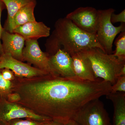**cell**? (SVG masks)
<instances>
[{"label":"cell","mask_w":125,"mask_h":125,"mask_svg":"<svg viewBox=\"0 0 125 125\" xmlns=\"http://www.w3.org/2000/svg\"><path fill=\"white\" fill-rule=\"evenodd\" d=\"M0 125H6L4 123H0Z\"/></svg>","instance_id":"obj_29"},{"label":"cell","mask_w":125,"mask_h":125,"mask_svg":"<svg viewBox=\"0 0 125 125\" xmlns=\"http://www.w3.org/2000/svg\"><path fill=\"white\" fill-rule=\"evenodd\" d=\"M125 76V66L122 67L119 74V76Z\"/></svg>","instance_id":"obj_28"},{"label":"cell","mask_w":125,"mask_h":125,"mask_svg":"<svg viewBox=\"0 0 125 125\" xmlns=\"http://www.w3.org/2000/svg\"><path fill=\"white\" fill-rule=\"evenodd\" d=\"M72 120L79 125H111L108 113L99 99L86 104Z\"/></svg>","instance_id":"obj_5"},{"label":"cell","mask_w":125,"mask_h":125,"mask_svg":"<svg viewBox=\"0 0 125 125\" xmlns=\"http://www.w3.org/2000/svg\"><path fill=\"white\" fill-rule=\"evenodd\" d=\"M5 7L4 3L2 2L1 0H0V56H1L4 54L3 49H2V43H1V36L2 35V32L4 30V28L2 27L1 22V13L3 9Z\"/></svg>","instance_id":"obj_24"},{"label":"cell","mask_w":125,"mask_h":125,"mask_svg":"<svg viewBox=\"0 0 125 125\" xmlns=\"http://www.w3.org/2000/svg\"><path fill=\"white\" fill-rule=\"evenodd\" d=\"M64 125H79L73 120H70L64 124Z\"/></svg>","instance_id":"obj_27"},{"label":"cell","mask_w":125,"mask_h":125,"mask_svg":"<svg viewBox=\"0 0 125 125\" xmlns=\"http://www.w3.org/2000/svg\"><path fill=\"white\" fill-rule=\"evenodd\" d=\"M49 65L51 74L64 77L75 76L72 57L62 48L49 57Z\"/></svg>","instance_id":"obj_10"},{"label":"cell","mask_w":125,"mask_h":125,"mask_svg":"<svg viewBox=\"0 0 125 125\" xmlns=\"http://www.w3.org/2000/svg\"><path fill=\"white\" fill-rule=\"evenodd\" d=\"M4 54L9 55L15 59L24 62L23 49L25 40L19 34L10 33L4 29L1 36Z\"/></svg>","instance_id":"obj_11"},{"label":"cell","mask_w":125,"mask_h":125,"mask_svg":"<svg viewBox=\"0 0 125 125\" xmlns=\"http://www.w3.org/2000/svg\"><path fill=\"white\" fill-rule=\"evenodd\" d=\"M115 44L116 48L113 55L120 60L125 61V31L120 33Z\"/></svg>","instance_id":"obj_18"},{"label":"cell","mask_w":125,"mask_h":125,"mask_svg":"<svg viewBox=\"0 0 125 125\" xmlns=\"http://www.w3.org/2000/svg\"><path fill=\"white\" fill-rule=\"evenodd\" d=\"M7 11L6 24L11 21L13 16L18 10L25 6L32 3H37L36 0H1Z\"/></svg>","instance_id":"obj_16"},{"label":"cell","mask_w":125,"mask_h":125,"mask_svg":"<svg viewBox=\"0 0 125 125\" xmlns=\"http://www.w3.org/2000/svg\"><path fill=\"white\" fill-rule=\"evenodd\" d=\"M1 60V57L0 56V62Z\"/></svg>","instance_id":"obj_30"},{"label":"cell","mask_w":125,"mask_h":125,"mask_svg":"<svg viewBox=\"0 0 125 125\" xmlns=\"http://www.w3.org/2000/svg\"><path fill=\"white\" fill-rule=\"evenodd\" d=\"M37 3H32L18 10L10 22L5 24L4 29L10 33H13L16 28L29 22L36 21L34 10Z\"/></svg>","instance_id":"obj_14"},{"label":"cell","mask_w":125,"mask_h":125,"mask_svg":"<svg viewBox=\"0 0 125 125\" xmlns=\"http://www.w3.org/2000/svg\"><path fill=\"white\" fill-rule=\"evenodd\" d=\"M30 118L46 122L51 118L37 114L30 109L17 103L9 102L5 99H0V122L6 123L18 118Z\"/></svg>","instance_id":"obj_6"},{"label":"cell","mask_w":125,"mask_h":125,"mask_svg":"<svg viewBox=\"0 0 125 125\" xmlns=\"http://www.w3.org/2000/svg\"><path fill=\"white\" fill-rule=\"evenodd\" d=\"M125 93V76H119L115 83L112 85L111 93Z\"/></svg>","instance_id":"obj_21"},{"label":"cell","mask_w":125,"mask_h":125,"mask_svg":"<svg viewBox=\"0 0 125 125\" xmlns=\"http://www.w3.org/2000/svg\"><path fill=\"white\" fill-rule=\"evenodd\" d=\"M51 29L42 22H29L18 27L13 33L19 34L27 40H37L50 35Z\"/></svg>","instance_id":"obj_13"},{"label":"cell","mask_w":125,"mask_h":125,"mask_svg":"<svg viewBox=\"0 0 125 125\" xmlns=\"http://www.w3.org/2000/svg\"><path fill=\"white\" fill-rule=\"evenodd\" d=\"M6 100L10 103H17L21 100V97L18 93L13 92L8 95Z\"/></svg>","instance_id":"obj_25"},{"label":"cell","mask_w":125,"mask_h":125,"mask_svg":"<svg viewBox=\"0 0 125 125\" xmlns=\"http://www.w3.org/2000/svg\"><path fill=\"white\" fill-rule=\"evenodd\" d=\"M110 20L112 24L117 22L125 23V10H123L117 14L114 13V12L111 15Z\"/></svg>","instance_id":"obj_22"},{"label":"cell","mask_w":125,"mask_h":125,"mask_svg":"<svg viewBox=\"0 0 125 125\" xmlns=\"http://www.w3.org/2000/svg\"><path fill=\"white\" fill-rule=\"evenodd\" d=\"M45 122L30 118H25V120L18 118L9 121L4 124L6 125H41Z\"/></svg>","instance_id":"obj_20"},{"label":"cell","mask_w":125,"mask_h":125,"mask_svg":"<svg viewBox=\"0 0 125 125\" xmlns=\"http://www.w3.org/2000/svg\"><path fill=\"white\" fill-rule=\"evenodd\" d=\"M65 18L79 28L88 33L96 34L98 21V10L93 7H80Z\"/></svg>","instance_id":"obj_7"},{"label":"cell","mask_w":125,"mask_h":125,"mask_svg":"<svg viewBox=\"0 0 125 125\" xmlns=\"http://www.w3.org/2000/svg\"><path fill=\"white\" fill-rule=\"evenodd\" d=\"M0 70L2 77L5 80L13 81L15 80L16 76L11 70L7 68H4Z\"/></svg>","instance_id":"obj_23"},{"label":"cell","mask_w":125,"mask_h":125,"mask_svg":"<svg viewBox=\"0 0 125 125\" xmlns=\"http://www.w3.org/2000/svg\"><path fill=\"white\" fill-rule=\"evenodd\" d=\"M14 87L13 81L5 80L3 78L0 70V99H7L9 94L13 93Z\"/></svg>","instance_id":"obj_19"},{"label":"cell","mask_w":125,"mask_h":125,"mask_svg":"<svg viewBox=\"0 0 125 125\" xmlns=\"http://www.w3.org/2000/svg\"><path fill=\"white\" fill-rule=\"evenodd\" d=\"M98 21L96 31L97 39L104 50L107 54H112L113 43L117 35L125 31V23H121L118 27L113 25L110 18L115 12L113 9L98 10Z\"/></svg>","instance_id":"obj_4"},{"label":"cell","mask_w":125,"mask_h":125,"mask_svg":"<svg viewBox=\"0 0 125 125\" xmlns=\"http://www.w3.org/2000/svg\"><path fill=\"white\" fill-rule=\"evenodd\" d=\"M92 63L96 79L101 78L113 85L125 66V61H121L113 54H107L97 48L83 50Z\"/></svg>","instance_id":"obj_3"},{"label":"cell","mask_w":125,"mask_h":125,"mask_svg":"<svg viewBox=\"0 0 125 125\" xmlns=\"http://www.w3.org/2000/svg\"><path fill=\"white\" fill-rule=\"evenodd\" d=\"M53 31L62 47V49L71 55L77 52L93 48H99L104 52L96 34L83 31L65 17L57 21Z\"/></svg>","instance_id":"obj_2"},{"label":"cell","mask_w":125,"mask_h":125,"mask_svg":"<svg viewBox=\"0 0 125 125\" xmlns=\"http://www.w3.org/2000/svg\"><path fill=\"white\" fill-rule=\"evenodd\" d=\"M106 96L113 104V125H125V93H111Z\"/></svg>","instance_id":"obj_15"},{"label":"cell","mask_w":125,"mask_h":125,"mask_svg":"<svg viewBox=\"0 0 125 125\" xmlns=\"http://www.w3.org/2000/svg\"><path fill=\"white\" fill-rule=\"evenodd\" d=\"M25 43V46L23 51L24 61H26L34 67L51 73L49 56L40 49L37 40H26Z\"/></svg>","instance_id":"obj_8"},{"label":"cell","mask_w":125,"mask_h":125,"mask_svg":"<svg viewBox=\"0 0 125 125\" xmlns=\"http://www.w3.org/2000/svg\"><path fill=\"white\" fill-rule=\"evenodd\" d=\"M45 45L46 51V53L49 57L53 55L59 49L62 48V46L54 31L47 40Z\"/></svg>","instance_id":"obj_17"},{"label":"cell","mask_w":125,"mask_h":125,"mask_svg":"<svg viewBox=\"0 0 125 125\" xmlns=\"http://www.w3.org/2000/svg\"><path fill=\"white\" fill-rule=\"evenodd\" d=\"M64 123L58 122L56 121L51 120L44 122L41 125H64Z\"/></svg>","instance_id":"obj_26"},{"label":"cell","mask_w":125,"mask_h":125,"mask_svg":"<svg viewBox=\"0 0 125 125\" xmlns=\"http://www.w3.org/2000/svg\"><path fill=\"white\" fill-rule=\"evenodd\" d=\"M71 56L73 60L74 73L76 77L83 80L90 81L97 79L91 61L83 51L75 52Z\"/></svg>","instance_id":"obj_12"},{"label":"cell","mask_w":125,"mask_h":125,"mask_svg":"<svg viewBox=\"0 0 125 125\" xmlns=\"http://www.w3.org/2000/svg\"><path fill=\"white\" fill-rule=\"evenodd\" d=\"M0 69L7 68L13 72L16 77L30 78L48 74L45 71L31 66V65L4 54L1 56Z\"/></svg>","instance_id":"obj_9"},{"label":"cell","mask_w":125,"mask_h":125,"mask_svg":"<svg viewBox=\"0 0 125 125\" xmlns=\"http://www.w3.org/2000/svg\"><path fill=\"white\" fill-rule=\"evenodd\" d=\"M13 92L17 103L39 115L65 124L87 103L111 93L110 83L97 78L84 80L49 73L30 78L16 77Z\"/></svg>","instance_id":"obj_1"}]
</instances>
